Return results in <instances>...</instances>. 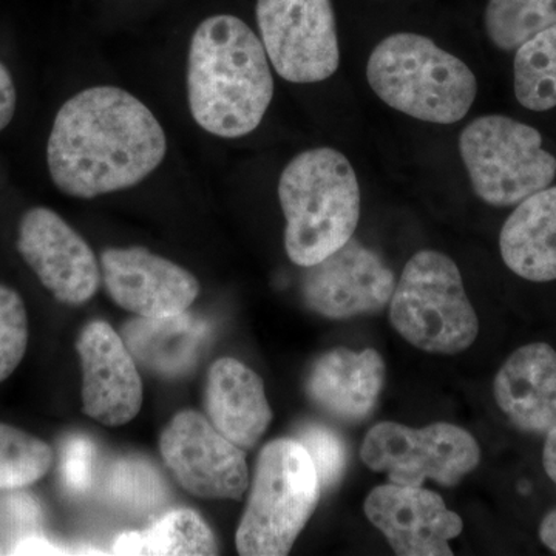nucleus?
Segmentation results:
<instances>
[{
	"label": "nucleus",
	"instance_id": "7",
	"mask_svg": "<svg viewBox=\"0 0 556 556\" xmlns=\"http://www.w3.org/2000/svg\"><path fill=\"white\" fill-rule=\"evenodd\" d=\"M459 153L475 192L490 206H518L556 177V159L543 149L540 131L503 115L471 121Z\"/></svg>",
	"mask_w": 556,
	"mask_h": 556
},
{
	"label": "nucleus",
	"instance_id": "22",
	"mask_svg": "<svg viewBox=\"0 0 556 556\" xmlns=\"http://www.w3.org/2000/svg\"><path fill=\"white\" fill-rule=\"evenodd\" d=\"M515 94L522 108H556V25L527 40L515 56Z\"/></svg>",
	"mask_w": 556,
	"mask_h": 556
},
{
	"label": "nucleus",
	"instance_id": "8",
	"mask_svg": "<svg viewBox=\"0 0 556 556\" xmlns=\"http://www.w3.org/2000/svg\"><path fill=\"white\" fill-rule=\"evenodd\" d=\"M365 466L399 485L422 486L427 479L455 486L481 463L477 439L464 428L438 422L424 428L380 422L361 448Z\"/></svg>",
	"mask_w": 556,
	"mask_h": 556
},
{
	"label": "nucleus",
	"instance_id": "17",
	"mask_svg": "<svg viewBox=\"0 0 556 556\" xmlns=\"http://www.w3.org/2000/svg\"><path fill=\"white\" fill-rule=\"evenodd\" d=\"M497 407L518 430L547 434L556 428V351L544 342L518 348L493 380Z\"/></svg>",
	"mask_w": 556,
	"mask_h": 556
},
{
	"label": "nucleus",
	"instance_id": "29",
	"mask_svg": "<svg viewBox=\"0 0 556 556\" xmlns=\"http://www.w3.org/2000/svg\"><path fill=\"white\" fill-rule=\"evenodd\" d=\"M17 93L13 76L9 68L0 62V131L9 127L16 113Z\"/></svg>",
	"mask_w": 556,
	"mask_h": 556
},
{
	"label": "nucleus",
	"instance_id": "6",
	"mask_svg": "<svg viewBox=\"0 0 556 556\" xmlns=\"http://www.w3.org/2000/svg\"><path fill=\"white\" fill-rule=\"evenodd\" d=\"M390 321L409 345L426 353H463L479 334L459 268L438 251L408 260L391 295Z\"/></svg>",
	"mask_w": 556,
	"mask_h": 556
},
{
	"label": "nucleus",
	"instance_id": "24",
	"mask_svg": "<svg viewBox=\"0 0 556 556\" xmlns=\"http://www.w3.org/2000/svg\"><path fill=\"white\" fill-rule=\"evenodd\" d=\"M53 450L42 439L0 422V490H20L46 477Z\"/></svg>",
	"mask_w": 556,
	"mask_h": 556
},
{
	"label": "nucleus",
	"instance_id": "10",
	"mask_svg": "<svg viewBox=\"0 0 556 556\" xmlns=\"http://www.w3.org/2000/svg\"><path fill=\"white\" fill-rule=\"evenodd\" d=\"M160 452L179 485L201 500H241L249 485L244 450L193 409L179 412L160 438Z\"/></svg>",
	"mask_w": 556,
	"mask_h": 556
},
{
	"label": "nucleus",
	"instance_id": "16",
	"mask_svg": "<svg viewBox=\"0 0 556 556\" xmlns=\"http://www.w3.org/2000/svg\"><path fill=\"white\" fill-rule=\"evenodd\" d=\"M386 386V364L376 350L336 348L314 362L306 394L318 408L345 424L367 419Z\"/></svg>",
	"mask_w": 556,
	"mask_h": 556
},
{
	"label": "nucleus",
	"instance_id": "15",
	"mask_svg": "<svg viewBox=\"0 0 556 556\" xmlns=\"http://www.w3.org/2000/svg\"><path fill=\"white\" fill-rule=\"evenodd\" d=\"M83 367L84 413L102 426H126L142 407V380L123 336L105 321L84 327L76 342Z\"/></svg>",
	"mask_w": 556,
	"mask_h": 556
},
{
	"label": "nucleus",
	"instance_id": "19",
	"mask_svg": "<svg viewBox=\"0 0 556 556\" xmlns=\"http://www.w3.org/2000/svg\"><path fill=\"white\" fill-rule=\"evenodd\" d=\"M501 255L511 273L525 280H556V186L522 201L504 223Z\"/></svg>",
	"mask_w": 556,
	"mask_h": 556
},
{
	"label": "nucleus",
	"instance_id": "18",
	"mask_svg": "<svg viewBox=\"0 0 556 556\" xmlns=\"http://www.w3.org/2000/svg\"><path fill=\"white\" fill-rule=\"evenodd\" d=\"M204 408L219 433L243 450L254 448L273 420L262 378L232 357L208 369Z\"/></svg>",
	"mask_w": 556,
	"mask_h": 556
},
{
	"label": "nucleus",
	"instance_id": "9",
	"mask_svg": "<svg viewBox=\"0 0 556 556\" xmlns=\"http://www.w3.org/2000/svg\"><path fill=\"white\" fill-rule=\"evenodd\" d=\"M260 39L278 76L316 84L338 72L340 50L331 0H257Z\"/></svg>",
	"mask_w": 556,
	"mask_h": 556
},
{
	"label": "nucleus",
	"instance_id": "12",
	"mask_svg": "<svg viewBox=\"0 0 556 556\" xmlns=\"http://www.w3.org/2000/svg\"><path fill=\"white\" fill-rule=\"evenodd\" d=\"M396 288L394 274L371 249L351 239L306 268L302 295L314 313L334 320L379 313Z\"/></svg>",
	"mask_w": 556,
	"mask_h": 556
},
{
	"label": "nucleus",
	"instance_id": "25",
	"mask_svg": "<svg viewBox=\"0 0 556 556\" xmlns=\"http://www.w3.org/2000/svg\"><path fill=\"white\" fill-rule=\"evenodd\" d=\"M108 489L110 496L131 510H148L159 506L163 501L164 482L144 460L127 457L113 466L109 473Z\"/></svg>",
	"mask_w": 556,
	"mask_h": 556
},
{
	"label": "nucleus",
	"instance_id": "31",
	"mask_svg": "<svg viewBox=\"0 0 556 556\" xmlns=\"http://www.w3.org/2000/svg\"><path fill=\"white\" fill-rule=\"evenodd\" d=\"M543 466L547 477L556 485V428L546 434L543 450Z\"/></svg>",
	"mask_w": 556,
	"mask_h": 556
},
{
	"label": "nucleus",
	"instance_id": "26",
	"mask_svg": "<svg viewBox=\"0 0 556 556\" xmlns=\"http://www.w3.org/2000/svg\"><path fill=\"white\" fill-rule=\"evenodd\" d=\"M28 345V316L24 300L0 285V382L20 367Z\"/></svg>",
	"mask_w": 556,
	"mask_h": 556
},
{
	"label": "nucleus",
	"instance_id": "4",
	"mask_svg": "<svg viewBox=\"0 0 556 556\" xmlns=\"http://www.w3.org/2000/svg\"><path fill=\"white\" fill-rule=\"evenodd\" d=\"M369 87L388 108L431 124L464 119L478 80L466 62L416 33H396L369 54Z\"/></svg>",
	"mask_w": 556,
	"mask_h": 556
},
{
	"label": "nucleus",
	"instance_id": "1",
	"mask_svg": "<svg viewBox=\"0 0 556 556\" xmlns=\"http://www.w3.org/2000/svg\"><path fill=\"white\" fill-rule=\"evenodd\" d=\"M167 138L148 105L129 91H79L58 112L47 144L54 186L75 199L134 188L159 169Z\"/></svg>",
	"mask_w": 556,
	"mask_h": 556
},
{
	"label": "nucleus",
	"instance_id": "30",
	"mask_svg": "<svg viewBox=\"0 0 556 556\" xmlns=\"http://www.w3.org/2000/svg\"><path fill=\"white\" fill-rule=\"evenodd\" d=\"M14 552H16V554L24 555H58L62 554L64 551L60 547L53 546V544H51L49 540H46V538L31 535L21 538L20 543L14 547Z\"/></svg>",
	"mask_w": 556,
	"mask_h": 556
},
{
	"label": "nucleus",
	"instance_id": "32",
	"mask_svg": "<svg viewBox=\"0 0 556 556\" xmlns=\"http://www.w3.org/2000/svg\"><path fill=\"white\" fill-rule=\"evenodd\" d=\"M540 538L544 546L556 554V508L548 511L540 526Z\"/></svg>",
	"mask_w": 556,
	"mask_h": 556
},
{
	"label": "nucleus",
	"instance_id": "2",
	"mask_svg": "<svg viewBox=\"0 0 556 556\" xmlns=\"http://www.w3.org/2000/svg\"><path fill=\"white\" fill-rule=\"evenodd\" d=\"M273 97L262 39L232 14L201 22L188 58L189 109L201 129L219 138L247 137L262 124Z\"/></svg>",
	"mask_w": 556,
	"mask_h": 556
},
{
	"label": "nucleus",
	"instance_id": "20",
	"mask_svg": "<svg viewBox=\"0 0 556 556\" xmlns=\"http://www.w3.org/2000/svg\"><path fill=\"white\" fill-rule=\"evenodd\" d=\"M207 334L204 321L185 311L172 317H138L126 325L123 339L146 368L163 376H179L199 361Z\"/></svg>",
	"mask_w": 556,
	"mask_h": 556
},
{
	"label": "nucleus",
	"instance_id": "11",
	"mask_svg": "<svg viewBox=\"0 0 556 556\" xmlns=\"http://www.w3.org/2000/svg\"><path fill=\"white\" fill-rule=\"evenodd\" d=\"M17 249L40 283L61 303L79 306L97 294L101 266L93 249L51 208L25 212Z\"/></svg>",
	"mask_w": 556,
	"mask_h": 556
},
{
	"label": "nucleus",
	"instance_id": "13",
	"mask_svg": "<svg viewBox=\"0 0 556 556\" xmlns=\"http://www.w3.org/2000/svg\"><path fill=\"white\" fill-rule=\"evenodd\" d=\"M100 266L110 299L138 317L177 316L200 294L192 273L146 248L105 249Z\"/></svg>",
	"mask_w": 556,
	"mask_h": 556
},
{
	"label": "nucleus",
	"instance_id": "5",
	"mask_svg": "<svg viewBox=\"0 0 556 556\" xmlns=\"http://www.w3.org/2000/svg\"><path fill=\"white\" fill-rule=\"evenodd\" d=\"M321 495L317 468L298 439H277L260 452L247 510L237 529L244 556L288 555Z\"/></svg>",
	"mask_w": 556,
	"mask_h": 556
},
{
	"label": "nucleus",
	"instance_id": "3",
	"mask_svg": "<svg viewBox=\"0 0 556 556\" xmlns=\"http://www.w3.org/2000/svg\"><path fill=\"white\" fill-rule=\"evenodd\" d=\"M278 200L287 219L285 249L302 268L316 265L353 239L361 219V188L339 150H305L281 172Z\"/></svg>",
	"mask_w": 556,
	"mask_h": 556
},
{
	"label": "nucleus",
	"instance_id": "27",
	"mask_svg": "<svg viewBox=\"0 0 556 556\" xmlns=\"http://www.w3.org/2000/svg\"><path fill=\"white\" fill-rule=\"evenodd\" d=\"M298 441L317 468L321 490L338 484L346 468L348 450L343 439L329 427L308 424L300 428Z\"/></svg>",
	"mask_w": 556,
	"mask_h": 556
},
{
	"label": "nucleus",
	"instance_id": "21",
	"mask_svg": "<svg viewBox=\"0 0 556 556\" xmlns=\"http://www.w3.org/2000/svg\"><path fill=\"white\" fill-rule=\"evenodd\" d=\"M116 555H217L218 544L204 519L190 508L164 515L144 532L123 533Z\"/></svg>",
	"mask_w": 556,
	"mask_h": 556
},
{
	"label": "nucleus",
	"instance_id": "23",
	"mask_svg": "<svg viewBox=\"0 0 556 556\" xmlns=\"http://www.w3.org/2000/svg\"><path fill=\"white\" fill-rule=\"evenodd\" d=\"M486 36L503 51H517L527 40L556 25V0H490Z\"/></svg>",
	"mask_w": 556,
	"mask_h": 556
},
{
	"label": "nucleus",
	"instance_id": "28",
	"mask_svg": "<svg viewBox=\"0 0 556 556\" xmlns=\"http://www.w3.org/2000/svg\"><path fill=\"white\" fill-rule=\"evenodd\" d=\"M94 445L89 438H72L62 450L61 475L64 485L73 493L89 489L93 479Z\"/></svg>",
	"mask_w": 556,
	"mask_h": 556
},
{
	"label": "nucleus",
	"instance_id": "14",
	"mask_svg": "<svg viewBox=\"0 0 556 556\" xmlns=\"http://www.w3.org/2000/svg\"><path fill=\"white\" fill-rule=\"evenodd\" d=\"M365 515L401 556H452L450 541L459 536L463 519L437 492L422 486H376L364 504Z\"/></svg>",
	"mask_w": 556,
	"mask_h": 556
}]
</instances>
